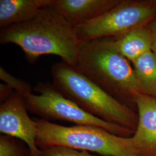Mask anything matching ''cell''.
I'll list each match as a JSON object with an SVG mask.
<instances>
[{
    "instance_id": "obj_10",
    "label": "cell",
    "mask_w": 156,
    "mask_h": 156,
    "mask_svg": "<svg viewBox=\"0 0 156 156\" xmlns=\"http://www.w3.org/2000/svg\"><path fill=\"white\" fill-rule=\"evenodd\" d=\"M53 2V0H1V30L32 19Z\"/></svg>"
},
{
    "instance_id": "obj_11",
    "label": "cell",
    "mask_w": 156,
    "mask_h": 156,
    "mask_svg": "<svg viewBox=\"0 0 156 156\" xmlns=\"http://www.w3.org/2000/svg\"><path fill=\"white\" fill-rule=\"evenodd\" d=\"M112 39L116 49L131 63L152 50L153 37L148 25L135 28Z\"/></svg>"
},
{
    "instance_id": "obj_13",
    "label": "cell",
    "mask_w": 156,
    "mask_h": 156,
    "mask_svg": "<svg viewBox=\"0 0 156 156\" xmlns=\"http://www.w3.org/2000/svg\"><path fill=\"white\" fill-rule=\"evenodd\" d=\"M28 147L11 136H0V156H28Z\"/></svg>"
},
{
    "instance_id": "obj_6",
    "label": "cell",
    "mask_w": 156,
    "mask_h": 156,
    "mask_svg": "<svg viewBox=\"0 0 156 156\" xmlns=\"http://www.w3.org/2000/svg\"><path fill=\"white\" fill-rule=\"evenodd\" d=\"M156 17V1L121 0L100 16L75 26L81 41L114 38L148 25Z\"/></svg>"
},
{
    "instance_id": "obj_9",
    "label": "cell",
    "mask_w": 156,
    "mask_h": 156,
    "mask_svg": "<svg viewBox=\"0 0 156 156\" xmlns=\"http://www.w3.org/2000/svg\"><path fill=\"white\" fill-rule=\"evenodd\" d=\"M120 0H53L52 5L73 26L93 20Z\"/></svg>"
},
{
    "instance_id": "obj_16",
    "label": "cell",
    "mask_w": 156,
    "mask_h": 156,
    "mask_svg": "<svg viewBox=\"0 0 156 156\" xmlns=\"http://www.w3.org/2000/svg\"><path fill=\"white\" fill-rule=\"evenodd\" d=\"M13 90L6 84H0V100L1 103L9 98L13 93Z\"/></svg>"
},
{
    "instance_id": "obj_5",
    "label": "cell",
    "mask_w": 156,
    "mask_h": 156,
    "mask_svg": "<svg viewBox=\"0 0 156 156\" xmlns=\"http://www.w3.org/2000/svg\"><path fill=\"white\" fill-rule=\"evenodd\" d=\"M34 91L24 97L28 112L45 120H60L79 126H92L105 129L113 134L124 137L133 136L134 131L120 126L106 122L85 111L73 101L69 100L53 84L39 82Z\"/></svg>"
},
{
    "instance_id": "obj_12",
    "label": "cell",
    "mask_w": 156,
    "mask_h": 156,
    "mask_svg": "<svg viewBox=\"0 0 156 156\" xmlns=\"http://www.w3.org/2000/svg\"><path fill=\"white\" fill-rule=\"evenodd\" d=\"M142 93L156 98V54L150 50L132 62Z\"/></svg>"
},
{
    "instance_id": "obj_1",
    "label": "cell",
    "mask_w": 156,
    "mask_h": 156,
    "mask_svg": "<svg viewBox=\"0 0 156 156\" xmlns=\"http://www.w3.org/2000/svg\"><path fill=\"white\" fill-rule=\"evenodd\" d=\"M52 4L41 9L31 20L1 30L0 44L19 46L30 63L42 56L51 55L75 67L81 41L75 26Z\"/></svg>"
},
{
    "instance_id": "obj_4",
    "label": "cell",
    "mask_w": 156,
    "mask_h": 156,
    "mask_svg": "<svg viewBox=\"0 0 156 156\" xmlns=\"http://www.w3.org/2000/svg\"><path fill=\"white\" fill-rule=\"evenodd\" d=\"M37 123V145L39 149L62 146L108 156H136L132 136L124 137L92 126L70 127L34 119Z\"/></svg>"
},
{
    "instance_id": "obj_17",
    "label": "cell",
    "mask_w": 156,
    "mask_h": 156,
    "mask_svg": "<svg viewBox=\"0 0 156 156\" xmlns=\"http://www.w3.org/2000/svg\"><path fill=\"white\" fill-rule=\"evenodd\" d=\"M148 26L153 37L152 50L156 54V17L148 24Z\"/></svg>"
},
{
    "instance_id": "obj_2",
    "label": "cell",
    "mask_w": 156,
    "mask_h": 156,
    "mask_svg": "<svg viewBox=\"0 0 156 156\" xmlns=\"http://www.w3.org/2000/svg\"><path fill=\"white\" fill-rule=\"evenodd\" d=\"M74 67L117 100L135 106V97L142 93L140 84L133 67L112 38L81 41Z\"/></svg>"
},
{
    "instance_id": "obj_8",
    "label": "cell",
    "mask_w": 156,
    "mask_h": 156,
    "mask_svg": "<svg viewBox=\"0 0 156 156\" xmlns=\"http://www.w3.org/2000/svg\"><path fill=\"white\" fill-rule=\"evenodd\" d=\"M138 125L133 135L136 156H156V98L142 93L135 98Z\"/></svg>"
},
{
    "instance_id": "obj_7",
    "label": "cell",
    "mask_w": 156,
    "mask_h": 156,
    "mask_svg": "<svg viewBox=\"0 0 156 156\" xmlns=\"http://www.w3.org/2000/svg\"><path fill=\"white\" fill-rule=\"evenodd\" d=\"M27 112L23 97L14 91L0 105V133L25 143L28 156H44L37 145V123Z\"/></svg>"
},
{
    "instance_id": "obj_14",
    "label": "cell",
    "mask_w": 156,
    "mask_h": 156,
    "mask_svg": "<svg viewBox=\"0 0 156 156\" xmlns=\"http://www.w3.org/2000/svg\"><path fill=\"white\" fill-rule=\"evenodd\" d=\"M0 79L23 98L32 94L33 90L29 83L12 75L2 67L0 68Z\"/></svg>"
},
{
    "instance_id": "obj_3",
    "label": "cell",
    "mask_w": 156,
    "mask_h": 156,
    "mask_svg": "<svg viewBox=\"0 0 156 156\" xmlns=\"http://www.w3.org/2000/svg\"><path fill=\"white\" fill-rule=\"evenodd\" d=\"M51 73L53 86L85 111L135 132L137 113L107 93L76 68L59 62L53 66Z\"/></svg>"
},
{
    "instance_id": "obj_15",
    "label": "cell",
    "mask_w": 156,
    "mask_h": 156,
    "mask_svg": "<svg viewBox=\"0 0 156 156\" xmlns=\"http://www.w3.org/2000/svg\"><path fill=\"white\" fill-rule=\"evenodd\" d=\"M44 156H108L78 151L62 146H51L40 149Z\"/></svg>"
}]
</instances>
